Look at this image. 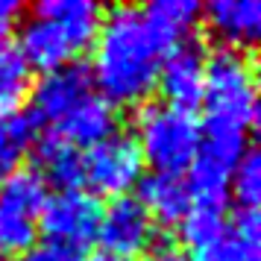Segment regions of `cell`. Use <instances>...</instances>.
<instances>
[{
	"label": "cell",
	"mask_w": 261,
	"mask_h": 261,
	"mask_svg": "<svg viewBox=\"0 0 261 261\" xmlns=\"http://www.w3.org/2000/svg\"><path fill=\"white\" fill-rule=\"evenodd\" d=\"M144 176L141 153L132 135L115 132L80 155V188L91 197H129Z\"/></svg>",
	"instance_id": "8992f818"
},
{
	"label": "cell",
	"mask_w": 261,
	"mask_h": 261,
	"mask_svg": "<svg viewBox=\"0 0 261 261\" xmlns=\"http://www.w3.org/2000/svg\"><path fill=\"white\" fill-rule=\"evenodd\" d=\"M18 261H85L83 252H76L71 247H62V244H50V241H38L33 247L21 252Z\"/></svg>",
	"instance_id": "44dd1931"
},
{
	"label": "cell",
	"mask_w": 261,
	"mask_h": 261,
	"mask_svg": "<svg viewBox=\"0 0 261 261\" xmlns=\"http://www.w3.org/2000/svg\"><path fill=\"white\" fill-rule=\"evenodd\" d=\"M47 197L50 188L36 167H15L0 182V255H21L36 244Z\"/></svg>",
	"instance_id": "5b68a950"
},
{
	"label": "cell",
	"mask_w": 261,
	"mask_h": 261,
	"mask_svg": "<svg viewBox=\"0 0 261 261\" xmlns=\"http://www.w3.org/2000/svg\"><path fill=\"white\" fill-rule=\"evenodd\" d=\"M100 214H103V205L97 202V197H91L83 188H65L47 197L38 214V229L44 232V241L50 244H62L83 252L88 244L97 241Z\"/></svg>",
	"instance_id": "52a82bcc"
},
{
	"label": "cell",
	"mask_w": 261,
	"mask_h": 261,
	"mask_svg": "<svg viewBox=\"0 0 261 261\" xmlns=\"http://www.w3.org/2000/svg\"><path fill=\"white\" fill-rule=\"evenodd\" d=\"M94 94H97V88L91 83V73L85 71L83 65L71 62V65L56 68V71L44 73L38 80V85L33 88V109H30V115H33L38 129L47 126L53 132L71 112H76L85 100H91Z\"/></svg>",
	"instance_id": "9c48e42d"
},
{
	"label": "cell",
	"mask_w": 261,
	"mask_h": 261,
	"mask_svg": "<svg viewBox=\"0 0 261 261\" xmlns=\"http://www.w3.org/2000/svg\"><path fill=\"white\" fill-rule=\"evenodd\" d=\"M202 138V123L194 112L167 106V103H144L135 115L132 141L141 153V162L153 167V173H176L185 176Z\"/></svg>",
	"instance_id": "277c9868"
},
{
	"label": "cell",
	"mask_w": 261,
	"mask_h": 261,
	"mask_svg": "<svg viewBox=\"0 0 261 261\" xmlns=\"http://www.w3.org/2000/svg\"><path fill=\"white\" fill-rule=\"evenodd\" d=\"M38 138V126L30 112H15L9 118L0 120V182L12 173L21 155L36 144Z\"/></svg>",
	"instance_id": "d6986e66"
},
{
	"label": "cell",
	"mask_w": 261,
	"mask_h": 261,
	"mask_svg": "<svg viewBox=\"0 0 261 261\" xmlns=\"http://www.w3.org/2000/svg\"><path fill=\"white\" fill-rule=\"evenodd\" d=\"M100 24L103 9L91 0H44L24 18L15 47L27 68L50 73L91 47Z\"/></svg>",
	"instance_id": "7a4b0ae2"
},
{
	"label": "cell",
	"mask_w": 261,
	"mask_h": 261,
	"mask_svg": "<svg viewBox=\"0 0 261 261\" xmlns=\"http://www.w3.org/2000/svg\"><path fill=\"white\" fill-rule=\"evenodd\" d=\"M200 24L226 50H249L261 38V3L258 0H214L202 6Z\"/></svg>",
	"instance_id": "8fae6325"
},
{
	"label": "cell",
	"mask_w": 261,
	"mask_h": 261,
	"mask_svg": "<svg viewBox=\"0 0 261 261\" xmlns=\"http://www.w3.org/2000/svg\"><path fill=\"white\" fill-rule=\"evenodd\" d=\"M200 103L205 106L202 129L249 138L258 120V80L252 56L226 47H217L212 56H205V83Z\"/></svg>",
	"instance_id": "3957f363"
},
{
	"label": "cell",
	"mask_w": 261,
	"mask_h": 261,
	"mask_svg": "<svg viewBox=\"0 0 261 261\" xmlns=\"http://www.w3.org/2000/svg\"><path fill=\"white\" fill-rule=\"evenodd\" d=\"M249 138L244 135H232V132H208L202 129L200 147L191 167L185 170L191 188V197H217V200H229V176L241 155L247 153Z\"/></svg>",
	"instance_id": "ba28073f"
},
{
	"label": "cell",
	"mask_w": 261,
	"mask_h": 261,
	"mask_svg": "<svg viewBox=\"0 0 261 261\" xmlns=\"http://www.w3.org/2000/svg\"><path fill=\"white\" fill-rule=\"evenodd\" d=\"M202 83H205V56L194 41H188L165 56L155 88H162L165 94L162 103L194 112V106H200L202 100Z\"/></svg>",
	"instance_id": "7c38bea8"
},
{
	"label": "cell",
	"mask_w": 261,
	"mask_h": 261,
	"mask_svg": "<svg viewBox=\"0 0 261 261\" xmlns=\"http://www.w3.org/2000/svg\"><path fill=\"white\" fill-rule=\"evenodd\" d=\"M191 261H261L258 212H238L217 235L194 249Z\"/></svg>",
	"instance_id": "4fadbf2b"
},
{
	"label": "cell",
	"mask_w": 261,
	"mask_h": 261,
	"mask_svg": "<svg viewBox=\"0 0 261 261\" xmlns=\"http://www.w3.org/2000/svg\"><path fill=\"white\" fill-rule=\"evenodd\" d=\"M0 261H9V258H6V255H0Z\"/></svg>",
	"instance_id": "d4e9b609"
},
{
	"label": "cell",
	"mask_w": 261,
	"mask_h": 261,
	"mask_svg": "<svg viewBox=\"0 0 261 261\" xmlns=\"http://www.w3.org/2000/svg\"><path fill=\"white\" fill-rule=\"evenodd\" d=\"M97 241L109 252L138 258L141 252H150L155 247V223L138 197H118L100 214Z\"/></svg>",
	"instance_id": "30bf717a"
},
{
	"label": "cell",
	"mask_w": 261,
	"mask_h": 261,
	"mask_svg": "<svg viewBox=\"0 0 261 261\" xmlns=\"http://www.w3.org/2000/svg\"><path fill=\"white\" fill-rule=\"evenodd\" d=\"M91 83L112 106H141L153 94L167 50L144 21L141 6H115L94 38Z\"/></svg>",
	"instance_id": "6da1fadb"
},
{
	"label": "cell",
	"mask_w": 261,
	"mask_h": 261,
	"mask_svg": "<svg viewBox=\"0 0 261 261\" xmlns=\"http://www.w3.org/2000/svg\"><path fill=\"white\" fill-rule=\"evenodd\" d=\"M229 194L235 197L238 212H258L261 202V159L255 147H247L229 176Z\"/></svg>",
	"instance_id": "ffe728a7"
},
{
	"label": "cell",
	"mask_w": 261,
	"mask_h": 261,
	"mask_svg": "<svg viewBox=\"0 0 261 261\" xmlns=\"http://www.w3.org/2000/svg\"><path fill=\"white\" fill-rule=\"evenodd\" d=\"M229 200H217V197H191V205L185 217L179 220V235L188 247H202L208 244L220 229L226 226L229 214H226Z\"/></svg>",
	"instance_id": "ac0fdd59"
},
{
	"label": "cell",
	"mask_w": 261,
	"mask_h": 261,
	"mask_svg": "<svg viewBox=\"0 0 261 261\" xmlns=\"http://www.w3.org/2000/svg\"><path fill=\"white\" fill-rule=\"evenodd\" d=\"M30 94V68L21 59L9 30H0V120L15 115Z\"/></svg>",
	"instance_id": "2e32d148"
},
{
	"label": "cell",
	"mask_w": 261,
	"mask_h": 261,
	"mask_svg": "<svg viewBox=\"0 0 261 261\" xmlns=\"http://www.w3.org/2000/svg\"><path fill=\"white\" fill-rule=\"evenodd\" d=\"M85 261H138V258H129V255H118V252L100 249V252H94L91 258H85Z\"/></svg>",
	"instance_id": "cb8c5ba5"
},
{
	"label": "cell",
	"mask_w": 261,
	"mask_h": 261,
	"mask_svg": "<svg viewBox=\"0 0 261 261\" xmlns=\"http://www.w3.org/2000/svg\"><path fill=\"white\" fill-rule=\"evenodd\" d=\"M144 21L153 30V36L162 41V47L170 50L188 44L194 30L200 27V12L202 6L194 0H155L141 6Z\"/></svg>",
	"instance_id": "5bb4252c"
},
{
	"label": "cell",
	"mask_w": 261,
	"mask_h": 261,
	"mask_svg": "<svg viewBox=\"0 0 261 261\" xmlns=\"http://www.w3.org/2000/svg\"><path fill=\"white\" fill-rule=\"evenodd\" d=\"M36 155H38V173L44 176V182L65 188H80V155L83 150H76L71 144H65L56 135H41L36 141Z\"/></svg>",
	"instance_id": "e0dca14e"
},
{
	"label": "cell",
	"mask_w": 261,
	"mask_h": 261,
	"mask_svg": "<svg viewBox=\"0 0 261 261\" xmlns=\"http://www.w3.org/2000/svg\"><path fill=\"white\" fill-rule=\"evenodd\" d=\"M138 191H141L138 202L150 212L153 223L179 226V220L185 217V212L191 205L188 182H185V176H176V173H150V176H141Z\"/></svg>",
	"instance_id": "9a60e30c"
},
{
	"label": "cell",
	"mask_w": 261,
	"mask_h": 261,
	"mask_svg": "<svg viewBox=\"0 0 261 261\" xmlns=\"http://www.w3.org/2000/svg\"><path fill=\"white\" fill-rule=\"evenodd\" d=\"M24 15V6L15 3V0H0V30H9V27Z\"/></svg>",
	"instance_id": "603a6c76"
},
{
	"label": "cell",
	"mask_w": 261,
	"mask_h": 261,
	"mask_svg": "<svg viewBox=\"0 0 261 261\" xmlns=\"http://www.w3.org/2000/svg\"><path fill=\"white\" fill-rule=\"evenodd\" d=\"M147 261H191V255L185 249L173 247V244H155L150 249V258Z\"/></svg>",
	"instance_id": "7402d4cb"
}]
</instances>
